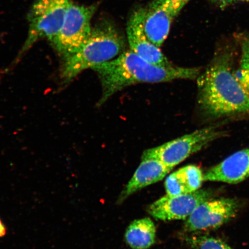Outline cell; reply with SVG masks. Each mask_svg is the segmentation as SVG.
I'll return each mask as SVG.
<instances>
[{
	"instance_id": "6da1fadb",
	"label": "cell",
	"mask_w": 249,
	"mask_h": 249,
	"mask_svg": "<svg viewBox=\"0 0 249 249\" xmlns=\"http://www.w3.org/2000/svg\"><path fill=\"white\" fill-rule=\"evenodd\" d=\"M237 53L217 49L197 79L198 110L205 120L226 122L249 117V98L235 76Z\"/></svg>"
},
{
	"instance_id": "7a4b0ae2",
	"label": "cell",
	"mask_w": 249,
	"mask_h": 249,
	"mask_svg": "<svg viewBox=\"0 0 249 249\" xmlns=\"http://www.w3.org/2000/svg\"><path fill=\"white\" fill-rule=\"evenodd\" d=\"M92 70L98 74L102 85V93L98 107L115 93L136 84L195 80L201 72L199 68L181 67L174 64L165 67L152 64L130 50Z\"/></svg>"
},
{
	"instance_id": "3957f363",
	"label": "cell",
	"mask_w": 249,
	"mask_h": 249,
	"mask_svg": "<svg viewBox=\"0 0 249 249\" xmlns=\"http://www.w3.org/2000/svg\"><path fill=\"white\" fill-rule=\"evenodd\" d=\"M123 37L111 23H101L92 28L89 38L75 53L64 59L61 79L71 82L82 71L93 69L116 58L124 52Z\"/></svg>"
},
{
	"instance_id": "277c9868",
	"label": "cell",
	"mask_w": 249,
	"mask_h": 249,
	"mask_svg": "<svg viewBox=\"0 0 249 249\" xmlns=\"http://www.w3.org/2000/svg\"><path fill=\"white\" fill-rule=\"evenodd\" d=\"M227 123H214L158 147L148 149L143 152L142 158L156 159L173 169L211 143L227 136V132L223 128Z\"/></svg>"
},
{
	"instance_id": "5b68a950",
	"label": "cell",
	"mask_w": 249,
	"mask_h": 249,
	"mask_svg": "<svg viewBox=\"0 0 249 249\" xmlns=\"http://www.w3.org/2000/svg\"><path fill=\"white\" fill-rule=\"evenodd\" d=\"M73 0H36L28 15V36L14 62L17 64L23 55L39 40H51L60 31Z\"/></svg>"
},
{
	"instance_id": "8992f818",
	"label": "cell",
	"mask_w": 249,
	"mask_h": 249,
	"mask_svg": "<svg viewBox=\"0 0 249 249\" xmlns=\"http://www.w3.org/2000/svg\"><path fill=\"white\" fill-rule=\"evenodd\" d=\"M98 5H71L60 31L49 40L64 59L75 53L91 32V18Z\"/></svg>"
},
{
	"instance_id": "52a82bcc",
	"label": "cell",
	"mask_w": 249,
	"mask_h": 249,
	"mask_svg": "<svg viewBox=\"0 0 249 249\" xmlns=\"http://www.w3.org/2000/svg\"><path fill=\"white\" fill-rule=\"evenodd\" d=\"M241 207L236 198H212L202 203L191 214L185 224L189 232L217 229L237 216Z\"/></svg>"
},
{
	"instance_id": "ba28073f",
	"label": "cell",
	"mask_w": 249,
	"mask_h": 249,
	"mask_svg": "<svg viewBox=\"0 0 249 249\" xmlns=\"http://www.w3.org/2000/svg\"><path fill=\"white\" fill-rule=\"evenodd\" d=\"M211 189H199L191 194L166 195L149 205L148 213L155 219L169 221L187 219L199 205L213 198Z\"/></svg>"
},
{
	"instance_id": "9c48e42d",
	"label": "cell",
	"mask_w": 249,
	"mask_h": 249,
	"mask_svg": "<svg viewBox=\"0 0 249 249\" xmlns=\"http://www.w3.org/2000/svg\"><path fill=\"white\" fill-rule=\"evenodd\" d=\"M191 0H153L144 8L146 36L160 48L169 36L171 24Z\"/></svg>"
},
{
	"instance_id": "30bf717a",
	"label": "cell",
	"mask_w": 249,
	"mask_h": 249,
	"mask_svg": "<svg viewBox=\"0 0 249 249\" xmlns=\"http://www.w3.org/2000/svg\"><path fill=\"white\" fill-rule=\"evenodd\" d=\"M144 9L134 12L127 24L126 34L130 51L145 60L160 66L173 65L159 47L148 38L144 29Z\"/></svg>"
},
{
	"instance_id": "8fae6325",
	"label": "cell",
	"mask_w": 249,
	"mask_h": 249,
	"mask_svg": "<svg viewBox=\"0 0 249 249\" xmlns=\"http://www.w3.org/2000/svg\"><path fill=\"white\" fill-rule=\"evenodd\" d=\"M249 177V146L236 151L204 173V181L237 184Z\"/></svg>"
},
{
	"instance_id": "7c38bea8",
	"label": "cell",
	"mask_w": 249,
	"mask_h": 249,
	"mask_svg": "<svg viewBox=\"0 0 249 249\" xmlns=\"http://www.w3.org/2000/svg\"><path fill=\"white\" fill-rule=\"evenodd\" d=\"M172 169L156 159L142 158L132 178L121 192L118 203H122L136 192L162 180Z\"/></svg>"
},
{
	"instance_id": "4fadbf2b",
	"label": "cell",
	"mask_w": 249,
	"mask_h": 249,
	"mask_svg": "<svg viewBox=\"0 0 249 249\" xmlns=\"http://www.w3.org/2000/svg\"><path fill=\"white\" fill-rule=\"evenodd\" d=\"M204 181V173L200 167L188 165L168 176L164 185L167 195L178 196L198 191Z\"/></svg>"
},
{
	"instance_id": "5bb4252c",
	"label": "cell",
	"mask_w": 249,
	"mask_h": 249,
	"mask_svg": "<svg viewBox=\"0 0 249 249\" xmlns=\"http://www.w3.org/2000/svg\"><path fill=\"white\" fill-rule=\"evenodd\" d=\"M156 227L149 218H143L133 221L127 227L125 241L133 249H148L154 244L156 239Z\"/></svg>"
},
{
	"instance_id": "9a60e30c",
	"label": "cell",
	"mask_w": 249,
	"mask_h": 249,
	"mask_svg": "<svg viewBox=\"0 0 249 249\" xmlns=\"http://www.w3.org/2000/svg\"><path fill=\"white\" fill-rule=\"evenodd\" d=\"M239 53L236 61L235 76L249 98V36H239Z\"/></svg>"
},
{
	"instance_id": "2e32d148",
	"label": "cell",
	"mask_w": 249,
	"mask_h": 249,
	"mask_svg": "<svg viewBox=\"0 0 249 249\" xmlns=\"http://www.w3.org/2000/svg\"><path fill=\"white\" fill-rule=\"evenodd\" d=\"M194 249H232L220 239L208 236H192L187 239Z\"/></svg>"
},
{
	"instance_id": "e0dca14e",
	"label": "cell",
	"mask_w": 249,
	"mask_h": 249,
	"mask_svg": "<svg viewBox=\"0 0 249 249\" xmlns=\"http://www.w3.org/2000/svg\"><path fill=\"white\" fill-rule=\"evenodd\" d=\"M216 4L220 6L221 7H226L227 5L234 4V3L249 1V0H211Z\"/></svg>"
},
{
	"instance_id": "ac0fdd59",
	"label": "cell",
	"mask_w": 249,
	"mask_h": 249,
	"mask_svg": "<svg viewBox=\"0 0 249 249\" xmlns=\"http://www.w3.org/2000/svg\"><path fill=\"white\" fill-rule=\"evenodd\" d=\"M6 233H7V229H6L2 221L0 220V238L6 235Z\"/></svg>"
}]
</instances>
